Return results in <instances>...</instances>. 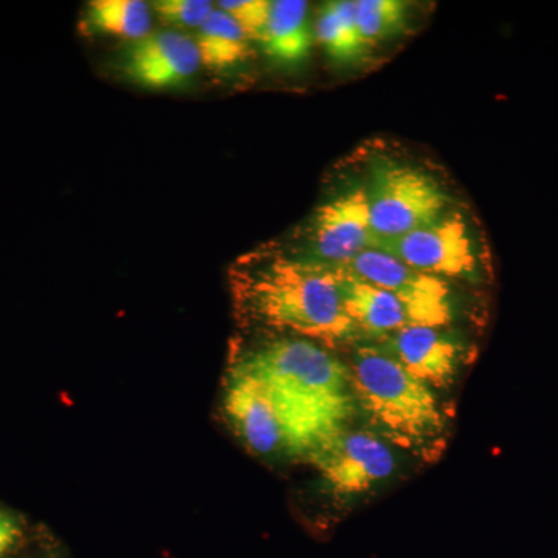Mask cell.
<instances>
[{"label":"cell","mask_w":558,"mask_h":558,"mask_svg":"<svg viewBox=\"0 0 558 558\" xmlns=\"http://www.w3.org/2000/svg\"><path fill=\"white\" fill-rule=\"evenodd\" d=\"M411 5L403 0H355V16L366 47L405 32Z\"/></svg>","instance_id":"cell-17"},{"label":"cell","mask_w":558,"mask_h":558,"mask_svg":"<svg viewBox=\"0 0 558 558\" xmlns=\"http://www.w3.org/2000/svg\"><path fill=\"white\" fill-rule=\"evenodd\" d=\"M323 483L339 498L373 490L396 470L395 451L376 433L343 428L310 453Z\"/></svg>","instance_id":"cell-6"},{"label":"cell","mask_w":558,"mask_h":558,"mask_svg":"<svg viewBox=\"0 0 558 558\" xmlns=\"http://www.w3.org/2000/svg\"><path fill=\"white\" fill-rule=\"evenodd\" d=\"M271 0H220L218 9L229 14L250 39L259 43L269 20Z\"/></svg>","instance_id":"cell-19"},{"label":"cell","mask_w":558,"mask_h":558,"mask_svg":"<svg viewBox=\"0 0 558 558\" xmlns=\"http://www.w3.org/2000/svg\"><path fill=\"white\" fill-rule=\"evenodd\" d=\"M366 193L376 248L435 222L450 209L449 194L438 180L395 161H380L371 168Z\"/></svg>","instance_id":"cell-4"},{"label":"cell","mask_w":558,"mask_h":558,"mask_svg":"<svg viewBox=\"0 0 558 558\" xmlns=\"http://www.w3.org/2000/svg\"><path fill=\"white\" fill-rule=\"evenodd\" d=\"M377 250L446 281H478L487 269L484 244L472 222L462 213L451 209L435 222L381 244Z\"/></svg>","instance_id":"cell-5"},{"label":"cell","mask_w":558,"mask_h":558,"mask_svg":"<svg viewBox=\"0 0 558 558\" xmlns=\"http://www.w3.org/2000/svg\"><path fill=\"white\" fill-rule=\"evenodd\" d=\"M230 282L238 310L263 328L328 349L363 336L344 311L337 266L258 253L233 266Z\"/></svg>","instance_id":"cell-1"},{"label":"cell","mask_w":558,"mask_h":558,"mask_svg":"<svg viewBox=\"0 0 558 558\" xmlns=\"http://www.w3.org/2000/svg\"><path fill=\"white\" fill-rule=\"evenodd\" d=\"M306 245V258L330 266H344L376 248L366 185L351 186L319 205L307 227Z\"/></svg>","instance_id":"cell-8"},{"label":"cell","mask_w":558,"mask_h":558,"mask_svg":"<svg viewBox=\"0 0 558 558\" xmlns=\"http://www.w3.org/2000/svg\"><path fill=\"white\" fill-rule=\"evenodd\" d=\"M226 411L250 450L274 454L288 449L284 427L270 396L242 366H234L226 395Z\"/></svg>","instance_id":"cell-10"},{"label":"cell","mask_w":558,"mask_h":558,"mask_svg":"<svg viewBox=\"0 0 558 558\" xmlns=\"http://www.w3.org/2000/svg\"><path fill=\"white\" fill-rule=\"evenodd\" d=\"M357 410L376 435L418 457L442 450L447 416L435 389L411 376L381 347H359L349 362Z\"/></svg>","instance_id":"cell-3"},{"label":"cell","mask_w":558,"mask_h":558,"mask_svg":"<svg viewBox=\"0 0 558 558\" xmlns=\"http://www.w3.org/2000/svg\"><path fill=\"white\" fill-rule=\"evenodd\" d=\"M381 340L389 354L429 388H446L457 376L461 347L442 328L409 326Z\"/></svg>","instance_id":"cell-11"},{"label":"cell","mask_w":558,"mask_h":558,"mask_svg":"<svg viewBox=\"0 0 558 558\" xmlns=\"http://www.w3.org/2000/svg\"><path fill=\"white\" fill-rule=\"evenodd\" d=\"M315 40L333 61L354 62L365 57L368 47L360 35L355 0L325 3L315 24Z\"/></svg>","instance_id":"cell-15"},{"label":"cell","mask_w":558,"mask_h":558,"mask_svg":"<svg viewBox=\"0 0 558 558\" xmlns=\"http://www.w3.org/2000/svg\"><path fill=\"white\" fill-rule=\"evenodd\" d=\"M337 269L344 311L360 332L385 339L400 329L414 326L409 311L398 296L363 281L344 266H337Z\"/></svg>","instance_id":"cell-12"},{"label":"cell","mask_w":558,"mask_h":558,"mask_svg":"<svg viewBox=\"0 0 558 558\" xmlns=\"http://www.w3.org/2000/svg\"><path fill=\"white\" fill-rule=\"evenodd\" d=\"M344 267L363 281L398 296L414 326L446 329L453 322V295L446 279L413 269L377 248L360 253Z\"/></svg>","instance_id":"cell-7"},{"label":"cell","mask_w":558,"mask_h":558,"mask_svg":"<svg viewBox=\"0 0 558 558\" xmlns=\"http://www.w3.org/2000/svg\"><path fill=\"white\" fill-rule=\"evenodd\" d=\"M194 40L202 65L216 72L238 68L250 57V39L240 25L219 9L209 14Z\"/></svg>","instance_id":"cell-16"},{"label":"cell","mask_w":558,"mask_h":558,"mask_svg":"<svg viewBox=\"0 0 558 558\" xmlns=\"http://www.w3.org/2000/svg\"><path fill=\"white\" fill-rule=\"evenodd\" d=\"M83 22L95 35L135 43L153 33V9L143 0H92Z\"/></svg>","instance_id":"cell-14"},{"label":"cell","mask_w":558,"mask_h":558,"mask_svg":"<svg viewBox=\"0 0 558 558\" xmlns=\"http://www.w3.org/2000/svg\"><path fill=\"white\" fill-rule=\"evenodd\" d=\"M314 40L310 3L304 0H271L269 20L258 43L267 57L279 64H300L310 57Z\"/></svg>","instance_id":"cell-13"},{"label":"cell","mask_w":558,"mask_h":558,"mask_svg":"<svg viewBox=\"0 0 558 558\" xmlns=\"http://www.w3.org/2000/svg\"><path fill=\"white\" fill-rule=\"evenodd\" d=\"M240 366L259 380L277 409L289 450L310 454L357 411L348 363L314 341L284 337Z\"/></svg>","instance_id":"cell-2"},{"label":"cell","mask_w":558,"mask_h":558,"mask_svg":"<svg viewBox=\"0 0 558 558\" xmlns=\"http://www.w3.org/2000/svg\"><path fill=\"white\" fill-rule=\"evenodd\" d=\"M150 9L165 25L179 32V28L199 31L216 7L208 0H157L150 3Z\"/></svg>","instance_id":"cell-18"},{"label":"cell","mask_w":558,"mask_h":558,"mask_svg":"<svg viewBox=\"0 0 558 558\" xmlns=\"http://www.w3.org/2000/svg\"><path fill=\"white\" fill-rule=\"evenodd\" d=\"M202 68L193 36L178 31L149 33L124 53L126 78L143 89L167 90L189 83Z\"/></svg>","instance_id":"cell-9"},{"label":"cell","mask_w":558,"mask_h":558,"mask_svg":"<svg viewBox=\"0 0 558 558\" xmlns=\"http://www.w3.org/2000/svg\"><path fill=\"white\" fill-rule=\"evenodd\" d=\"M20 534L21 527L16 519L0 510V556L14 545Z\"/></svg>","instance_id":"cell-20"}]
</instances>
